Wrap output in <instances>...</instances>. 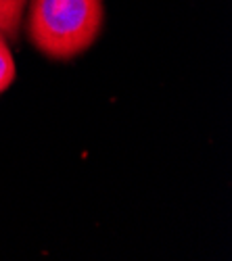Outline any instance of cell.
Here are the masks:
<instances>
[{
  "label": "cell",
  "instance_id": "1",
  "mask_svg": "<svg viewBox=\"0 0 232 261\" xmlns=\"http://www.w3.org/2000/svg\"><path fill=\"white\" fill-rule=\"evenodd\" d=\"M102 17V0H32L28 34L42 55L67 61L92 46Z\"/></svg>",
  "mask_w": 232,
  "mask_h": 261
},
{
  "label": "cell",
  "instance_id": "3",
  "mask_svg": "<svg viewBox=\"0 0 232 261\" xmlns=\"http://www.w3.org/2000/svg\"><path fill=\"white\" fill-rule=\"evenodd\" d=\"M15 82V63L9 50V40L0 32V94Z\"/></svg>",
  "mask_w": 232,
  "mask_h": 261
},
{
  "label": "cell",
  "instance_id": "2",
  "mask_svg": "<svg viewBox=\"0 0 232 261\" xmlns=\"http://www.w3.org/2000/svg\"><path fill=\"white\" fill-rule=\"evenodd\" d=\"M28 0H0V32L7 40H15Z\"/></svg>",
  "mask_w": 232,
  "mask_h": 261
}]
</instances>
